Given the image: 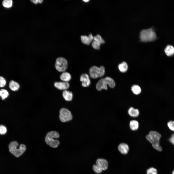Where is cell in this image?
<instances>
[{
  "label": "cell",
  "instance_id": "obj_13",
  "mask_svg": "<svg viewBox=\"0 0 174 174\" xmlns=\"http://www.w3.org/2000/svg\"><path fill=\"white\" fill-rule=\"evenodd\" d=\"M81 40L84 44L89 45L93 39V37L91 34H90L88 36L86 35L81 36Z\"/></svg>",
  "mask_w": 174,
  "mask_h": 174
},
{
  "label": "cell",
  "instance_id": "obj_17",
  "mask_svg": "<svg viewBox=\"0 0 174 174\" xmlns=\"http://www.w3.org/2000/svg\"><path fill=\"white\" fill-rule=\"evenodd\" d=\"M9 86L10 89L13 91L18 90L20 88L19 84L14 80H11L10 82Z\"/></svg>",
  "mask_w": 174,
  "mask_h": 174
},
{
  "label": "cell",
  "instance_id": "obj_31",
  "mask_svg": "<svg viewBox=\"0 0 174 174\" xmlns=\"http://www.w3.org/2000/svg\"><path fill=\"white\" fill-rule=\"evenodd\" d=\"M169 140L170 142L174 145V133L171 136L169 139Z\"/></svg>",
  "mask_w": 174,
  "mask_h": 174
},
{
  "label": "cell",
  "instance_id": "obj_3",
  "mask_svg": "<svg viewBox=\"0 0 174 174\" xmlns=\"http://www.w3.org/2000/svg\"><path fill=\"white\" fill-rule=\"evenodd\" d=\"M59 137V133L56 131L49 132L45 137V142L50 147L54 148H56L59 145L60 142L58 140L55 138H58Z\"/></svg>",
  "mask_w": 174,
  "mask_h": 174
},
{
  "label": "cell",
  "instance_id": "obj_28",
  "mask_svg": "<svg viewBox=\"0 0 174 174\" xmlns=\"http://www.w3.org/2000/svg\"><path fill=\"white\" fill-rule=\"evenodd\" d=\"M6 84V81L3 77L0 76V87H2L5 86Z\"/></svg>",
  "mask_w": 174,
  "mask_h": 174
},
{
  "label": "cell",
  "instance_id": "obj_22",
  "mask_svg": "<svg viewBox=\"0 0 174 174\" xmlns=\"http://www.w3.org/2000/svg\"><path fill=\"white\" fill-rule=\"evenodd\" d=\"M9 93L7 90L2 89L0 90V96L2 100H4L8 97Z\"/></svg>",
  "mask_w": 174,
  "mask_h": 174
},
{
  "label": "cell",
  "instance_id": "obj_8",
  "mask_svg": "<svg viewBox=\"0 0 174 174\" xmlns=\"http://www.w3.org/2000/svg\"><path fill=\"white\" fill-rule=\"evenodd\" d=\"M59 117L60 121L63 122L69 121L72 118L71 112L67 108H64L60 109Z\"/></svg>",
  "mask_w": 174,
  "mask_h": 174
},
{
  "label": "cell",
  "instance_id": "obj_7",
  "mask_svg": "<svg viewBox=\"0 0 174 174\" xmlns=\"http://www.w3.org/2000/svg\"><path fill=\"white\" fill-rule=\"evenodd\" d=\"M68 63L67 60L64 58L60 57L56 59L55 67L58 71L60 72H64L67 67Z\"/></svg>",
  "mask_w": 174,
  "mask_h": 174
},
{
  "label": "cell",
  "instance_id": "obj_12",
  "mask_svg": "<svg viewBox=\"0 0 174 174\" xmlns=\"http://www.w3.org/2000/svg\"><path fill=\"white\" fill-rule=\"evenodd\" d=\"M118 148L121 153L123 154H127L129 149L128 145L124 143H120L118 146Z\"/></svg>",
  "mask_w": 174,
  "mask_h": 174
},
{
  "label": "cell",
  "instance_id": "obj_35",
  "mask_svg": "<svg viewBox=\"0 0 174 174\" xmlns=\"http://www.w3.org/2000/svg\"><path fill=\"white\" fill-rule=\"evenodd\" d=\"M172 174H174V170L172 172Z\"/></svg>",
  "mask_w": 174,
  "mask_h": 174
},
{
  "label": "cell",
  "instance_id": "obj_33",
  "mask_svg": "<svg viewBox=\"0 0 174 174\" xmlns=\"http://www.w3.org/2000/svg\"><path fill=\"white\" fill-rule=\"evenodd\" d=\"M43 1V0H38V2H39V3H41Z\"/></svg>",
  "mask_w": 174,
  "mask_h": 174
},
{
  "label": "cell",
  "instance_id": "obj_16",
  "mask_svg": "<svg viewBox=\"0 0 174 174\" xmlns=\"http://www.w3.org/2000/svg\"><path fill=\"white\" fill-rule=\"evenodd\" d=\"M71 78L70 74L67 72H63L60 76L61 79L64 82H67L70 80Z\"/></svg>",
  "mask_w": 174,
  "mask_h": 174
},
{
  "label": "cell",
  "instance_id": "obj_24",
  "mask_svg": "<svg viewBox=\"0 0 174 174\" xmlns=\"http://www.w3.org/2000/svg\"><path fill=\"white\" fill-rule=\"evenodd\" d=\"M12 1L11 0H5L3 1L2 5L4 7L9 8L12 6Z\"/></svg>",
  "mask_w": 174,
  "mask_h": 174
},
{
  "label": "cell",
  "instance_id": "obj_30",
  "mask_svg": "<svg viewBox=\"0 0 174 174\" xmlns=\"http://www.w3.org/2000/svg\"><path fill=\"white\" fill-rule=\"evenodd\" d=\"M167 125L170 130L174 131V121H171L168 122Z\"/></svg>",
  "mask_w": 174,
  "mask_h": 174
},
{
  "label": "cell",
  "instance_id": "obj_1",
  "mask_svg": "<svg viewBox=\"0 0 174 174\" xmlns=\"http://www.w3.org/2000/svg\"><path fill=\"white\" fill-rule=\"evenodd\" d=\"M19 144L16 141L11 142L8 146L9 151L12 154L16 157L18 158L22 155L26 149V145L21 144L18 148Z\"/></svg>",
  "mask_w": 174,
  "mask_h": 174
},
{
  "label": "cell",
  "instance_id": "obj_21",
  "mask_svg": "<svg viewBox=\"0 0 174 174\" xmlns=\"http://www.w3.org/2000/svg\"><path fill=\"white\" fill-rule=\"evenodd\" d=\"M131 90L135 94L138 95L141 92V89L140 87L137 85H133L131 88Z\"/></svg>",
  "mask_w": 174,
  "mask_h": 174
},
{
  "label": "cell",
  "instance_id": "obj_25",
  "mask_svg": "<svg viewBox=\"0 0 174 174\" xmlns=\"http://www.w3.org/2000/svg\"><path fill=\"white\" fill-rule=\"evenodd\" d=\"M93 169L95 173L98 174L101 173L102 170L101 167L97 164L93 166Z\"/></svg>",
  "mask_w": 174,
  "mask_h": 174
},
{
  "label": "cell",
  "instance_id": "obj_27",
  "mask_svg": "<svg viewBox=\"0 0 174 174\" xmlns=\"http://www.w3.org/2000/svg\"><path fill=\"white\" fill-rule=\"evenodd\" d=\"M101 44L99 43L94 40H93L92 43V47L96 49H99Z\"/></svg>",
  "mask_w": 174,
  "mask_h": 174
},
{
  "label": "cell",
  "instance_id": "obj_9",
  "mask_svg": "<svg viewBox=\"0 0 174 174\" xmlns=\"http://www.w3.org/2000/svg\"><path fill=\"white\" fill-rule=\"evenodd\" d=\"M54 86L57 88L62 90H66L69 87V85L67 82H56Z\"/></svg>",
  "mask_w": 174,
  "mask_h": 174
},
{
  "label": "cell",
  "instance_id": "obj_32",
  "mask_svg": "<svg viewBox=\"0 0 174 174\" xmlns=\"http://www.w3.org/2000/svg\"><path fill=\"white\" fill-rule=\"evenodd\" d=\"M32 2H33V3H35V4H37L38 2V0H31Z\"/></svg>",
  "mask_w": 174,
  "mask_h": 174
},
{
  "label": "cell",
  "instance_id": "obj_10",
  "mask_svg": "<svg viewBox=\"0 0 174 174\" xmlns=\"http://www.w3.org/2000/svg\"><path fill=\"white\" fill-rule=\"evenodd\" d=\"M80 81L82 82L83 86L86 87L88 86L90 84V81L88 75L86 74H82L80 77Z\"/></svg>",
  "mask_w": 174,
  "mask_h": 174
},
{
  "label": "cell",
  "instance_id": "obj_14",
  "mask_svg": "<svg viewBox=\"0 0 174 174\" xmlns=\"http://www.w3.org/2000/svg\"><path fill=\"white\" fill-rule=\"evenodd\" d=\"M62 95L64 99L67 101H71L73 98V95L72 93L68 91H64L63 92Z\"/></svg>",
  "mask_w": 174,
  "mask_h": 174
},
{
  "label": "cell",
  "instance_id": "obj_18",
  "mask_svg": "<svg viewBox=\"0 0 174 174\" xmlns=\"http://www.w3.org/2000/svg\"><path fill=\"white\" fill-rule=\"evenodd\" d=\"M128 113L130 115L133 117H137L139 114V112L137 109H135L133 107L130 108L128 110Z\"/></svg>",
  "mask_w": 174,
  "mask_h": 174
},
{
  "label": "cell",
  "instance_id": "obj_11",
  "mask_svg": "<svg viewBox=\"0 0 174 174\" xmlns=\"http://www.w3.org/2000/svg\"><path fill=\"white\" fill-rule=\"evenodd\" d=\"M96 163L101 167L102 170H105L108 168V162L106 160L104 159H97L96 161Z\"/></svg>",
  "mask_w": 174,
  "mask_h": 174
},
{
  "label": "cell",
  "instance_id": "obj_4",
  "mask_svg": "<svg viewBox=\"0 0 174 174\" xmlns=\"http://www.w3.org/2000/svg\"><path fill=\"white\" fill-rule=\"evenodd\" d=\"M140 40L142 42L151 41L157 38L156 33L152 28L142 30L140 33Z\"/></svg>",
  "mask_w": 174,
  "mask_h": 174
},
{
  "label": "cell",
  "instance_id": "obj_15",
  "mask_svg": "<svg viewBox=\"0 0 174 174\" xmlns=\"http://www.w3.org/2000/svg\"><path fill=\"white\" fill-rule=\"evenodd\" d=\"M164 51L167 56H171L174 54V48L171 45H168L165 48Z\"/></svg>",
  "mask_w": 174,
  "mask_h": 174
},
{
  "label": "cell",
  "instance_id": "obj_5",
  "mask_svg": "<svg viewBox=\"0 0 174 174\" xmlns=\"http://www.w3.org/2000/svg\"><path fill=\"white\" fill-rule=\"evenodd\" d=\"M107 85L111 88H113L115 86V83L112 79L110 77H107L99 80L96 84V88L99 91L102 89L107 90Z\"/></svg>",
  "mask_w": 174,
  "mask_h": 174
},
{
  "label": "cell",
  "instance_id": "obj_20",
  "mask_svg": "<svg viewBox=\"0 0 174 174\" xmlns=\"http://www.w3.org/2000/svg\"><path fill=\"white\" fill-rule=\"evenodd\" d=\"M118 67L119 70L123 72H126L128 69L127 64L125 62H123L119 64L118 65Z\"/></svg>",
  "mask_w": 174,
  "mask_h": 174
},
{
  "label": "cell",
  "instance_id": "obj_26",
  "mask_svg": "<svg viewBox=\"0 0 174 174\" xmlns=\"http://www.w3.org/2000/svg\"><path fill=\"white\" fill-rule=\"evenodd\" d=\"M147 174H157V169L153 167L149 168L146 171Z\"/></svg>",
  "mask_w": 174,
  "mask_h": 174
},
{
  "label": "cell",
  "instance_id": "obj_2",
  "mask_svg": "<svg viewBox=\"0 0 174 174\" xmlns=\"http://www.w3.org/2000/svg\"><path fill=\"white\" fill-rule=\"evenodd\" d=\"M161 135L157 132L151 131L146 136V139L152 144L153 147L159 151L162 150V148L160 144Z\"/></svg>",
  "mask_w": 174,
  "mask_h": 174
},
{
  "label": "cell",
  "instance_id": "obj_19",
  "mask_svg": "<svg viewBox=\"0 0 174 174\" xmlns=\"http://www.w3.org/2000/svg\"><path fill=\"white\" fill-rule=\"evenodd\" d=\"M139 126V123L137 121L133 120L130 121V126L132 130H137L138 129Z\"/></svg>",
  "mask_w": 174,
  "mask_h": 174
},
{
  "label": "cell",
  "instance_id": "obj_6",
  "mask_svg": "<svg viewBox=\"0 0 174 174\" xmlns=\"http://www.w3.org/2000/svg\"><path fill=\"white\" fill-rule=\"evenodd\" d=\"M105 69L103 66L99 67L93 66L90 68L89 70L90 77L94 79L103 77L105 74Z\"/></svg>",
  "mask_w": 174,
  "mask_h": 174
},
{
  "label": "cell",
  "instance_id": "obj_34",
  "mask_svg": "<svg viewBox=\"0 0 174 174\" xmlns=\"http://www.w3.org/2000/svg\"><path fill=\"white\" fill-rule=\"evenodd\" d=\"M83 1L85 2H88L89 1V0H84Z\"/></svg>",
  "mask_w": 174,
  "mask_h": 174
},
{
  "label": "cell",
  "instance_id": "obj_23",
  "mask_svg": "<svg viewBox=\"0 0 174 174\" xmlns=\"http://www.w3.org/2000/svg\"><path fill=\"white\" fill-rule=\"evenodd\" d=\"M93 40L101 44L105 43V41L99 35H97L93 37Z\"/></svg>",
  "mask_w": 174,
  "mask_h": 174
},
{
  "label": "cell",
  "instance_id": "obj_29",
  "mask_svg": "<svg viewBox=\"0 0 174 174\" xmlns=\"http://www.w3.org/2000/svg\"><path fill=\"white\" fill-rule=\"evenodd\" d=\"M7 131L6 127L2 125H0V134L3 135L5 134Z\"/></svg>",
  "mask_w": 174,
  "mask_h": 174
}]
</instances>
